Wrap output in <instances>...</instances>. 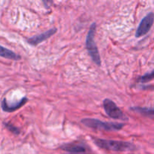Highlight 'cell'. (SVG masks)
Masks as SVG:
<instances>
[{"mask_svg":"<svg viewBox=\"0 0 154 154\" xmlns=\"http://www.w3.org/2000/svg\"><path fill=\"white\" fill-rule=\"evenodd\" d=\"M96 146L102 149L117 152L131 151L135 149V147L132 143L123 141H115V140L102 139V138H93Z\"/></svg>","mask_w":154,"mask_h":154,"instance_id":"1","label":"cell"},{"mask_svg":"<svg viewBox=\"0 0 154 154\" xmlns=\"http://www.w3.org/2000/svg\"><path fill=\"white\" fill-rule=\"evenodd\" d=\"M81 123L86 126L96 130H104L108 132L113 131H120L124 126L123 123H109V122H103L97 119L93 118H84L81 120Z\"/></svg>","mask_w":154,"mask_h":154,"instance_id":"2","label":"cell"},{"mask_svg":"<svg viewBox=\"0 0 154 154\" xmlns=\"http://www.w3.org/2000/svg\"><path fill=\"white\" fill-rule=\"evenodd\" d=\"M96 30V23H92L90 30L87 33V38H86V48L87 50L89 55L92 58L93 61L96 63L97 66H101V57L99 55L98 47L95 42V34Z\"/></svg>","mask_w":154,"mask_h":154,"instance_id":"3","label":"cell"},{"mask_svg":"<svg viewBox=\"0 0 154 154\" xmlns=\"http://www.w3.org/2000/svg\"><path fill=\"white\" fill-rule=\"evenodd\" d=\"M103 107L105 113L108 114V117L114 120H128V117L126 114L122 111V110L116 105L114 102L109 99H105L103 101Z\"/></svg>","mask_w":154,"mask_h":154,"instance_id":"4","label":"cell"},{"mask_svg":"<svg viewBox=\"0 0 154 154\" xmlns=\"http://www.w3.org/2000/svg\"><path fill=\"white\" fill-rule=\"evenodd\" d=\"M154 20V14L153 12H150L148 14L146 15L141 21L140 22L139 26H138L137 31L135 32V37L140 38L144 36V35L147 34L150 30L151 27L153 26Z\"/></svg>","mask_w":154,"mask_h":154,"instance_id":"5","label":"cell"},{"mask_svg":"<svg viewBox=\"0 0 154 154\" xmlns=\"http://www.w3.org/2000/svg\"><path fill=\"white\" fill-rule=\"evenodd\" d=\"M57 29L56 28L51 29L48 30L47 32H45L42 33V34L33 36V37L31 38H28L26 39V42L27 43L29 44L30 45L36 46V45H39L40 43L43 42L44 41H46L47 39L51 38L52 35H54L57 32Z\"/></svg>","mask_w":154,"mask_h":154,"instance_id":"6","label":"cell"},{"mask_svg":"<svg viewBox=\"0 0 154 154\" xmlns=\"http://www.w3.org/2000/svg\"><path fill=\"white\" fill-rule=\"evenodd\" d=\"M27 101H28V99L26 97H23L19 102H17L14 104H8L6 99H4L2 102V108L5 112H13V111L18 110L21 107L23 106L26 103Z\"/></svg>","mask_w":154,"mask_h":154,"instance_id":"7","label":"cell"},{"mask_svg":"<svg viewBox=\"0 0 154 154\" xmlns=\"http://www.w3.org/2000/svg\"><path fill=\"white\" fill-rule=\"evenodd\" d=\"M60 148L65 151L74 154L84 153L87 151V147L85 145H84L83 144H78V143L63 144Z\"/></svg>","mask_w":154,"mask_h":154,"instance_id":"8","label":"cell"},{"mask_svg":"<svg viewBox=\"0 0 154 154\" xmlns=\"http://www.w3.org/2000/svg\"><path fill=\"white\" fill-rule=\"evenodd\" d=\"M0 57L8 59V60H20L21 58L20 56L17 54L16 53L8 49V48L1 46V45H0Z\"/></svg>","mask_w":154,"mask_h":154,"instance_id":"9","label":"cell"},{"mask_svg":"<svg viewBox=\"0 0 154 154\" xmlns=\"http://www.w3.org/2000/svg\"><path fill=\"white\" fill-rule=\"evenodd\" d=\"M132 111H135V112L138 113V114L144 115L145 117H150L151 119H153L154 115V111L153 108H141V107H132L130 108Z\"/></svg>","mask_w":154,"mask_h":154,"instance_id":"10","label":"cell"},{"mask_svg":"<svg viewBox=\"0 0 154 154\" xmlns=\"http://www.w3.org/2000/svg\"><path fill=\"white\" fill-rule=\"evenodd\" d=\"M153 75H154V72L153 71H152V72H150V73H147L144 75H143V76L140 77V78L138 79V81L139 83H141V84H146V83L150 82V81H153Z\"/></svg>","mask_w":154,"mask_h":154,"instance_id":"11","label":"cell"},{"mask_svg":"<svg viewBox=\"0 0 154 154\" xmlns=\"http://www.w3.org/2000/svg\"><path fill=\"white\" fill-rule=\"evenodd\" d=\"M4 125L6 127V129H8L10 132H13L14 134L19 135V134L20 133V129H18V128L16 127V126H13V125L11 124L10 123H4Z\"/></svg>","mask_w":154,"mask_h":154,"instance_id":"12","label":"cell"}]
</instances>
